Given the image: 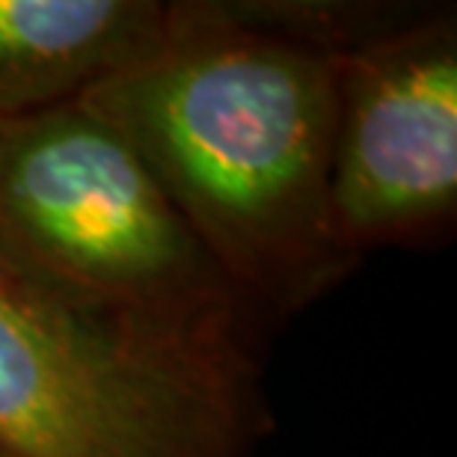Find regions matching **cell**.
I'll use <instances>...</instances> for the list:
<instances>
[{
    "label": "cell",
    "instance_id": "5",
    "mask_svg": "<svg viewBox=\"0 0 457 457\" xmlns=\"http://www.w3.org/2000/svg\"><path fill=\"white\" fill-rule=\"evenodd\" d=\"M163 0H0V122L78 102L167 33Z\"/></svg>",
    "mask_w": 457,
    "mask_h": 457
},
{
    "label": "cell",
    "instance_id": "2",
    "mask_svg": "<svg viewBox=\"0 0 457 457\" xmlns=\"http://www.w3.org/2000/svg\"><path fill=\"white\" fill-rule=\"evenodd\" d=\"M0 262L149 330L253 351L273 330L140 154L78 102L0 122Z\"/></svg>",
    "mask_w": 457,
    "mask_h": 457
},
{
    "label": "cell",
    "instance_id": "3",
    "mask_svg": "<svg viewBox=\"0 0 457 457\" xmlns=\"http://www.w3.org/2000/svg\"><path fill=\"white\" fill-rule=\"evenodd\" d=\"M262 351L80 309L0 262V457H253Z\"/></svg>",
    "mask_w": 457,
    "mask_h": 457
},
{
    "label": "cell",
    "instance_id": "1",
    "mask_svg": "<svg viewBox=\"0 0 457 457\" xmlns=\"http://www.w3.org/2000/svg\"><path fill=\"white\" fill-rule=\"evenodd\" d=\"M345 54L295 33L268 0H176L161 42L78 98L273 327L360 264L330 199Z\"/></svg>",
    "mask_w": 457,
    "mask_h": 457
},
{
    "label": "cell",
    "instance_id": "4",
    "mask_svg": "<svg viewBox=\"0 0 457 457\" xmlns=\"http://www.w3.org/2000/svg\"><path fill=\"white\" fill-rule=\"evenodd\" d=\"M333 220L345 250L436 241L457 214V18L422 4L347 51L336 111Z\"/></svg>",
    "mask_w": 457,
    "mask_h": 457
}]
</instances>
